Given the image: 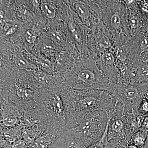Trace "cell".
<instances>
[{
  "instance_id": "5bb4252c",
  "label": "cell",
  "mask_w": 148,
  "mask_h": 148,
  "mask_svg": "<svg viewBox=\"0 0 148 148\" xmlns=\"http://www.w3.org/2000/svg\"><path fill=\"white\" fill-rule=\"evenodd\" d=\"M63 131L65 148H87L76 140L65 127L63 128Z\"/></svg>"
},
{
  "instance_id": "ba28073f",
  "label": "cell",
  "mask_w": 148,
  "mask_h": 148,
  "mask_svg": "<svg viewBox=\"0 0 148 148\" xmlns=\"http://www.w3.org/2000/svg\"><path fill=\"white\" fill-rule=\"evenodd\" d=\"M106 113L108 117V142L116 146L130 144L132 130L125 114L123 106L116 104Z\"/></svg>"
},
{
  "instance_id": "603a6c76",
  "label": "cell",
  "mask_w": 148,
  "mask_h": 148,
  "mask_svg": "<svg viewBox=\"0 0 148 148\" xmlns=\"http://www.w3.org/2000/svg\"><path fill=\"white\" fill-rule=\"evenodd\" d=\"M114 148H123L121 146H118L117 147H116Z\"/></svg>"
},
{
  "instance_id": "9c48e42d",
  "label": "cell",
  "mask_w": 148,
  "mask_h": 148,
  "mask_svg": "<svg viewBox=\"0 0 148 148\" xmlns=\"http://www.w3.org/2000/svg\"><path fill=\"white\" fill-rule=\"evenodd\" d=\"M24 109L1 97V127L11 128L21 125Z\"/></svg>"
},
{
  "instance_id": "44dd1931",
  "label": "cell",
  "mask_w": 148,
  "mask_h": 148,
  "mask_svg": "<svg viewBox=\"0 0 148 148\" xmlns=\"http://www.w3.org/2000/svg\"><path fill=\"white\" fill-rule=\"evenodd\" d=\"M122 147L123 148H139L137 146L132 144H128L126 145H122Z\"/></svg>"
},
{
  "instance_id": "7c38bea8",
  "label": "cell",
  "mask_w": 148,
  "mask_h": 148,
  "mask_svg": "<svg viewBox=\"0 0 148 148\" xmlns=\"http://www.w3.org/2000/svg\"><path fill=\"white\" fill-rule=\"evenodd\" d=\"M24 126L18 125L11 128L1 127V136L11 144L22 139V130Z\"/></svg>"
},
{
  "instance_id": "2e32d148",
  "label": "cell",
  "mask_w": 148,
  "mask_h": 148,
  "mask_svg": "<svg viewBox=\"0 0 148 148\" xmlns=\"http://www.w3.org/2000/svg\"><path fill=\"white\" fill-rule=\"evenodd\" d=\"M139 12L145 20L148 21V1H138Z\"/></svg>"
},
{
  "instance_id": "30bf717a",
  "label": "cell",
  "mask_w": 148,
  "mask_h": 148,
  "mask_svg": "<svg viewBox=\"0 0 148 148\" xmlns=\"http://www.w3.org/2000/svg\"><path fill=\"white\" fill-rule=\"evenodd\" d=\"M63 128L64 127L58 125H47L29 148H52L56 140L64 138Z\"/></svg>"
},
{
  "instance_id": "277c9868",
  "label": "cell",
  "mask_w": 148,
  "mask_h": 148,
  "mask_svg": "<svg viewBox=\"0 0 148 148\" xmlns=\"http://www.w3.org/2000/svg\"><path fill=\"white\" fill-rule=\"evenodd\" d=\"M67 92L68 88L64 85L38 90L36 106L47 120L48 124H57L64 127L66 126Z\"/></svg>"
},
{
  "instance_id": "52a82bcc",
  "label": "cell",
  "mask_w": 148,
  "mask_h": 148,
  "mask_svg": "<svg viewBox=\"0 0 148 148\" xmlns=\"http://www.w3.org/2000/svg\"><path fill=\"white\" fill-rule=\"evenodd\" d=\"M115 105L120 104L125 111L139 110L148 93V82L127 84L119 82L110 91Z\"/></svg>"
},
{
  "instance_id": "8fae6325",
  "label": "cell",
  "mask_w": 148,
  "mask_h": 148,
  "mask_svg": "<svg viewBox=\"0 0 148 148\" xmlns=\"http://www.w3.org/2000/svg\"><path fill=\"white\" fill-rule=\"evenodd\" d=\"M46 127V125L38 123L31 127H24L22 130V139L27 145L30 147L33 145Z\"/></svg>"
},
{
  "instance_id": "d6986e66",
  "label": "cell",
  "mask_w": 148,
  "mask_h": 148,
  "mask_svg": "<svg viewBox=\"0 0 148 148\" xmlns=\"http://www.w3.org/2000/svg\"><path fill=\"white\" fill-rule=\"evenodd\" d=\"M1 148H12V144L1 136Z\"/></svg>"
},
{
  "instance_id": "7402d4cb",
  "label": "cell",
  "mask_w": 148,
  "mask_h": 148,
  "mask_svg": "<svg viewBox=\"0 0 148 148\" xmlns=\"http://www.w3.org/2000/svg\"><path fill=\"white\" fill-rule=\"evenodd\" d=\"M145 98L148 101V93L146 95L145 97Z\"/></svg>"
},
{
  "instance_id": "cb8c5ba5",
  "label": "cell",
  "mask_w": 148,
  "mask_h": 148,
  "mask_svg": "<svg viewBox=\"0 0 148 148\" xmlns=\"http://www.w3.org/2000/svg\"></svg>"
},
{
  "instance_id": "4fadbf2b",
  "label": "cell",
  "mask_w": 148,
  "mask_h": 148,
  "mask_svg": "<svg viewBox=\"0 0 148 148\" xmlns=\"http://www.w3.org/2000/svg\"><path fill=\"white\" fill-rule=\"evenodd\" d=\"M148 138V132L140 129L131 135L130 144L135 145L139 148H143Z\"/></svg>"
},
{
  "instance_id": "7a4b0ae2",
  "label": "cell",
  "mask_w": 148,
  "mask_h": 148,
  "mask_svg": "<svg viewBox=\"0 0 148 148\" xmlns=\"http://www.w3.org/2000/svg\"><path fill=\"white\" fill-rule=\"evenodd\" d=\"M63 85L73 90H98L110 91L114 86L98 68L91 57H81L64 75Z\"/></svg>"
},
{
  "instance_id": "ffe728a7",
  "label": "cell",
  "mask_w": 148,
  "mask_h": 148,
  "mask_svg": "<svg viewBox=\"0 0 148 148\" xmlns=\"http://www.w3.org/2000/svg\"><path fill=\"white\" fill-rule=\"evenodd\" d=\"M140 129L148 132V114L146 115L143 121V125Z\"/></svg>"
},
{
  "instance_id": "3957f363",
  "label": "cell",
  "mask_w": 148,
  "mask_h": 148,
  "mask_svg": "<svg viewBox=\"0 0 148 148\" xmlns=\"http://www.w3.org/2000/svg\"><path fill=\"white\" fill-rule=\"evenodd\" d=\"M38 90L30 70H17L1 80V97L24 110L36 106Z\"/></svg>"
},
{
  "instance_id": "9a60e30c",
  "label": "cell",
  "mask_w": 148,
  "mask_h": 148,
  "mask_svg": "<svg viewBox=\"0 0 148 148\" xmlns=\"http://www.w3.org/2000/svg\"><path fill=\"white\" fill-rule=\"evenodd\" d=\"M108 124L107 122V126L103 137L98 142L93 143L87 148H114L118 146H116L108 141Z\"/></svg>"
},
{
  "instance_id": "5b68a950",
  "label": "cell",
  "mask_w": 148,
  "mask_h": 148,
  "mask_svg": "<svg viewBox=\"0 0 148 148\" xmlns=\"http://www.w3.org/2000/svg\"><path fill=\"white\" fill-rule=\"evenodd\" d=\"M95 12L114 37L130 36L129 12L123 1H94Z\"/></svg>"
},
{
  "instance_id": "8992f818",
  "label": "cell",
  "mask_w": 148,
  "mask_h": 148,
  "mask_svg": "<svg viewBox=\"0 0 148 148\" xmlns=\"http://www.w3.org/2000/svg\"><path fill=\"white\" fill-rule=\"evenodd\" d=\"M107 121L106 112L96 111L86 117L76 127H65L76 140L87 148L101 140L106 130Z\"/></svg>"
},
{
  "instance_id": "e0dca14e",
  "label": "cell",
  "mask_w": 148,
  "mask_h": 148,
  "mask_svg": "<svg viewBox=\"0 0 148 148\" xmlns=\"http://www.w3.org/2000/svg\"><path fill=\"white\" fill-rule=\"evenodd\" d=\"M139 111L140 113L145 115L148 114V101L145 98L143 99L139 107Z\"/></svg>"
},
{
  "instance_id": "ac0fdd59",
  "label": "cell",
  "mask_w": 148,
  "mask_h": 148,
  "mask_svg": "<svg viewBox=\"0 0 148 148\" xmlns=\"http://www.w3.org/2000/svg\"><path fill=\"white\" fill-rule=\"evenodd\" d=\"M12 148H29L23 139L17 140L12 144Z\"/></svg>"
},
{
  "instance_id": "6da1fadb",
  "label": "cell",
  "mask_w": 148,
  "mask_h": 148,
  "mask_svg": "<svg viewBox=\"0 0 148 148\" xmlns=\"http://www.w3.org/2000/svg\"><path fill=\"white\" fill-rule=\"evenodd\" d=\"M115 106V103L110 91L78 90L68 88L67 121L64 127H76L89 114L98 110L106 112Z\"/></svg>"
}]
</instances>
